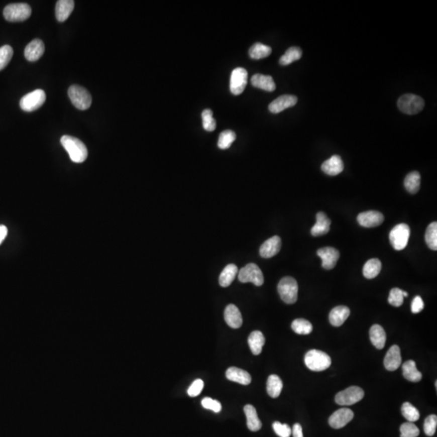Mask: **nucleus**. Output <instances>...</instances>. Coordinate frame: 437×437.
Wrapping results in <instances>:
<instances>
[{"label":"nucleus","mask_w":437,"mask_h":437,"mask_svg":"<svg viewBox=\"0 0 437 437\" xmlns=\"http://www.w3.org/2000/svg\"><path fill=\"white\" fill-rule=\"evenodd\" d=\"M203 381L201 379L195 380L188 389L187 393L189 397H197L199 395L203 389Z\"/></svg>","instance_id":"de8ad7c7"},{"label":"nucleus","mask_w":437,"mask_h":437,"mask_svg":"<svg viewBox=\"0 0 437 437\" xmlns=\"http://www.w3.org/2000/svg\"><path fill=\"white\" fill-rule=\"evenodd\" d=\"M238 279L242 283H252L258 287L264 283V276L261 269L254 263H249L241 269L238 272Z\"/></svg>","instance_id":"6e6552de"},{"label":"nucleus","mask_w":437,"mask_h":437,"mask_svg":"<svg viewBox=\"0 0 437 437\" xmlns=\"http://www.w3.org/2000/svg\"><path fill=\"white\" fill-rule=\"evenodd\" d=\"M202 406L205 409L212 410V411L215 413L221 412V409H222L221 402L210 398H203L202 400Z\"/></svg>","instance_id":"49530a36"},{"label":"nucleus","mask_w":437,"mask_h":437,"mask_svg":"<svg viewBox=\"0 0 437 437\" xmlns=\"http://www.w3.org/2000/svg\"><path fill=\"white\" fill-rule=\"evenodd\" d=\"M402 364V356L398 346L393 345L389 348L385 355L384 365L385 369L389 371H395Z\"/></svg>","instance_id":"f3484780"},{"label":"nucleus","mask_w":437,"mask_h":437,"mask_svg":"<svg viewBox=\"0 0 437 437\" xmlns=\"http://www.w3.org/2000/svg\"><path fill=\"white\" fill-rule=\"evenodd\" d=\"M75 8L73 0H59L55 8V17L59 22H64L68 19Z\"/></svg>","instance_id":"4be33fe9"},{"label":"nucleus","mask_w":437,"mask_h":437,"mask_svg":"<svg viewBox=\"0 0 437 437\" xmlns=\"http://www.w3.org/2000/svg\"><path fill=\"white\" fill-rule=\"evenodd\" d=\"M370 340L375 348L383 349L386 342V334L383 328L380 325H373L369 331Z\"/></svg>","instance_id":"bb28decb"},{"label":"nucleus","mask_w":437,"mask_h":437,"mask_svg":"<svg viewBox=\"0 0 437 437\" xmlns=\"http://www.w3.org/2000/svg\"><path fill=\"white\" fill-rule=\"evenodd\" d=\"M225 320L228 325L233 329H238L242 326L243 322L239 308L233 304H229L225 308Z\"/></svg>","instance_id":"aec40b11"},{"label":"nucleus","mask_w":437,"mask_h":437,"mask_svg":"<svg viewBox=\"0 0 437 437\" xmlns=\"http://www.w3.org/2000/svg\"><path fill=\"white\" fill-rule=\"evenodd\" d=\"M302 50L299 47H291L286 51L285 54L279 59V63L282 66H287L295 61H297L301 58Z\"/></svg>","instance_id":"c9c22d12"},{"label":"nucleus","mask_w":437,"mask_h":437,"mask_svg":"<svg viewBox=\"0 0 437 437\" xmlns=\"http://www.w3.org/2000/svg\"><path fill=\"white\" fill-rule=\"evenodd\" d=\"M364 392L359 386H351L335 396V402L340 406H352L363 399Z\"/></svg>","instance_id":"9d476101"},{"label":"nucleus","mask_w":437,"mask_h":437,"mask_svg":"<svg viewBox=\"0 0 437 437\" xmlns=\"http://www.w3.org/2000/svg\"><path fill=\"white\" fill-rule=\"evenodd\" d=\"M292 435L293 437H304L303 435V430H302L301 425L300 423H295L291 430Z\"/></svg>","instance_id":"8fccbe9b"},{"label":"nucleus","mask_w":437,"mask_h":437,"mask_svg":"<svg viewBox=\"0 0 437 437\" xmlns=\"http://www.w3.org/2000/svg\"><path fill=\"white\" fill-rule=\"evenodd\" d=\"M403 291L398 287H394L390 291L388 301L394 307H399L403 304Z\"/></svg>","instance_id":"37998d69"},{"label":"nucleus","mask_w":437,"mask_h":437,"mask_svg":"<svg viewBox=\"0 0 437 437\" xmlns=\"http://www.w3.org/2000/svg\"><path fill=\"white\" fill-rule=\"evenodd\" d=\"M357 221L362 227H377L383 223L384 215L377 210H369L359 214Z\"/></svg>","instance_id":"4468645a"},{"label":"nucleus","mask_w":437,"mask_h":437,"mask_svg":"<svg viewBox=\"0 0 437 437\" xmlns=\"http://www.w3.org/2000/svg\"><path fill=\"white\" fill-rule=\"evenodd\" d=\"M248 72L246 69L238 67L233 70L230 79V91L235 96L244 92L247 85Z\"/></svg>","instance_id":"9b49d317"},{"label":"nucleus","mask_w":437,"mask_h":437,"mask_svg":"<svg viewBox=\"0 0 437 437\" xmlns=\"http://www.w3.org/2000/svg\"><path fill=\"white\" fill-rule=\"evenodd\" d=\"M46 95L42 89H37L34 92H29L21 98L20 105L22 111L25 112H34L37 111L45 103Z\"/></svg>","instance_id":"1a4fd4ad"},{"label":"nucleus","mask_w":437,"mask_h":437,"mask_svg":"<svg viewBox=\"0 0 437 437\" xmlns=\"http://www.w3.org/2000/svg\"><path fill=\"white\" fill-rule=\"evenodd\" d=\"M407 296H408L407 292H406V291H403V297H407Z\"/></svg>","instance_id":"603ef678"},{"label":"nucleus","mask_w":437,"mask_h":437,"mask_svg":"<svg viewBox=\"0 0 437 437\" xmlns=\"http://www.w3.org/2000/svg\"><path fill=\"white\" fill-rule=\"evenodd\" d=\"M344 169V162L341 157L338 155H334L331 158L325 160L321 165V170L325 174L330 176H336L341 173Z\"/></svg>","instance_id":"6ab92c4d"},{"label":"nucleus","mask_w":437,"mask_h":437,"mask_svg":"<svg viewBox=\"0 0 437 437\" xmlns=\"http://www.w3.org/2000/svg\"><path fill=\"white\" fill-rule=\"evenodd\" d=\"M424 100L420 96L414 94H404L398 100V107L403 114L409 115H417L424 107Z\"/></svg>","instance_id":"7ed1b4c3"},{"label":"nucleus","mask_w":437,"mask_h":437,"mask_svg":"<svg viewBox=\"0 0 437 437\" xmlns=\"http://www.w3.org/2000/svg\"><path fill=\"white\" fill-rule=\"evenodd\" d=\"M316 254L322 260L321 266L325 270L333 269L340 258L339 250L333 247L320 248L316 251Z\"/></svg>","instance_id":"ddd939ff"},{"label":"nucleus","mask_w":437,"mask_h":437,"mask_svg":"<svg viewBox=\"0 0 437 437\" xmlns=\"http://www.w3.org/2000/svg\"><path fill=\"white\" fill-rule=\"evenodd\" d=\"M402 414L404 418H406L408 422H413L418 420V418L420 417V414L416 407H414L412 404L410 402H404L402 404Z\"/></svg>","instance_id":"e433bc0d"},{"label":"nucleus","mask_w":437,"mask_h":437,"mask_svg":"<svg viewBox=\"0 0 437 437\" xmlns=\"http://www.w3.org/2000/svg\"><path fill=\"white\" fill-rule=\"evenodd\" d=\"M274 431L279 437H290L291 435V428L289 425L281 423L279 421L274 422L272 425Z\"/></svg>","instance_id":"a18cd8bd"},{"label":"nucleus","mask_w":437,"mask_h":437,"mask_svg":"<svg viewBox=\"0 0 437 437\" xmlns=\"http://www.w3.org/2000/svg\"><path fill=\"white\" fill-rule=\"evenodd\" d=\"M304 363L307 368L311 371L321 372L331 367V358L325 352L313 349L306 353Z\"/></svg>","instance_id":"f03ea898"},{"label":"nucleus","mask_w":437,"mask_h":437,"mask_svg":"<svg viewBox=\"0 0 437 437\" xmlns=\"http://www.w3.org/2000/svg\"><path fill=\"white\" fill-rule=\"evenodd\" d=\"M402 374L407 381L418 382L421 381L422 373L417 369L416 364L414 360H408L402 365Z\"/></svg>","instance_id":"cd10ccee"},{"label":"nucleus","mask_w":437,"mask_h":437,"mask_svg":"<svg viewBox=\"0 0 437 437\" xmlns=\"http://www.w3.org/2000/svg\"><path fill=\"white\" fill-rule=\"evenodd\" d=\"M244 412L247 418V427L250 431H258L262 428V422L258 418V413L254 406L246 405L244 407Z\"/></svg>","instance_id":"a878e982"},{"label":"nucleus","mask_w":437,"mask_h":437,"mask_svg":"<svg viewBox=\"0 0 437 437\" xmlns=\"http://www.w3.org/2000/svg\"><path fill=\"white\" fill-rule=\"evenodd\" d=\"M425 241L431 250H437V223L433 222L428 225L425 233Z\"/></svg>","instance_id":"4c0bfd02"},{"label":"nucleus","mask_w":437,"mask_h":437,"mask_svg":"<svg viewBox=\"0 0 437 437\" xmlns=\"http://www.w3.org/2000/svg\"><path fill=\"white\" fill-rule=\"evenodd\" d=\"M291 329L298 335H307L312 333V325L308 320L298 318L291 323Z\"/></svg>","instance_id":"f704fd0d"},{"label":"nucleus","mask_w":437,"mask_h":437,"mask_svg":"<svg viewBox=\"0 0 437 437\" xmlns=\"http://www.w3.org/2000/svg\"><path fill=\"white\" fill-rule=\"evenodd\" d=\"M68 96L73 105L80 111H86L92 104V96L81 86L72 85L69 87Z\"/></svg>","instance_id":"39448f33"},{"label":"nucleus","mask_w":437,"mask_h":437,"mask_svg":"<svg viewBox=\"0 0 437 437\" xmlns=\"http://www.w3.org/2000/svg\"><path fill=\"white\" fill-rule=\"evenodd\" d=\"M248 344L254 356L261 354L262 348L265 344V337L263 334L259 331H253L248 339Z\"/></svg>","instance_id":"c85d7f7f"},{"label":"nucleus","mask_w":437,"mask_h":437,"mask_svg":"<svg viewBox=\"0 0 437 437\" xmlns=\"http://www.w3.org/2000/svg\"><path fill=\"white\" fill-rule=\"evenodd\" d=\"M400 437H417L419 435V429L413 422H404L400 427Z\"/></svg>","instance_id":"79ce46f5"},{"label":"nucleus","mask_w":437,"mask_h":437,"mask_svg":"<svg viewBox=\"0 0 437 437\" xmlns=\"http://www.w3.org/2000/svg\"><path fill=\"white\" fill-rule=\"evenodd\" d=\"M283 389V381L279 376L271 375L267 379V390L271 398H276L280 395Z\"/></svg>","instance_id":"7c9ffc66"},{"label":"nucleus","mask_w":437,"mask_h":437,"mask_svg":"<svg viewBox=\"0 0 437 437\" xmlns=\"http://www.w3.org/2000/svg\"><path fill=\"white\" fill-rule=\"evenodd\" d=\"M297 97L293 95H283L269 104V111L272 114H279L286 108H291L297 103Z\"/></svg>","instance_id":"2eb2a0df"},{"label":"nucleus","mask_w":437,"mask_h":437,"mask_svg":"<svg viewBox=\"0 0 437 437\" xmlns=\"http://www.w3.org/2000/svg\"><path fill=\"white\" fill-rule=\"evenodd\" d=\"M410 227L406 224H399L389 233V241L395 250H402L407 246L410 238Z\"/></svg>","instance_id":"0eeeda50"},{"label":"nucleus","mask_w":437,"mask_h":437,"mask_svg":"<svg viewBox=\"0 0 437 437\" xmlns=\"http://www.w3.org/2000/svg\"><path fill=\"white\" fill-rule=\"evenodd\" d=\"M8 235V228L5 225H0V245L4 242Z\"/></svg>","instance_id":"3c124183"},{"label":"nucleus","mask_w":437,"mask_h":437,"mask_svg":"<svg viewBox=\"0 0 437 437\" xmlns=\"http://www.w3.org/2000/svg\"><path fill=\"white\" fill-rule=\"evenodd\" d=\"M272 52L271 47L263 44L258 43L254 44V46L250 49L249 54L250 58L253 59H262V58H267Z\"/></svg>","instance_id":"72a5a7b5"},{"label":"nucleus","mask_w":437,"mask_h":437,"mask_svg":"<svg viewBox=\"0 0 437 437\" xmlns=\"http://www.w3.org/2000/svg\"><path fill=\"white\" fill-rule=\"evenodd\" d=\"M13 49L9 45L0 47V71L5 69L13 58Z\"/></svg>","instance_id":"a19ab883"},{"label":"nucleus","mask_w":437,"mask_h":437,"mask_svg":"<svg viewBox=\"0 0 437 437\" xmlns=\"http://www.w3.org/2000/svg\"><path fill=\"white\" fill-rule=\"evenodd\" d=\"M420 181L421 177L419 173L417 171H413L406 175L404 181V185L409 193L413 194H416L420 188Z\"/></svg>","instance_id":"2f4dec72"},{"label":"nucleus","mask_w":437,"mask_h":437,"mask_svg":"<svg viewBox=\"0 0 437 437\" xmlns=\"http://www.w3.org/2000/svg\"><path fill=\"white\" fill-rule=\"evenodd\" d=\"M60 141L73 162L79 164L87 159L88 156L87 148L81 140L73 136H63Z\"/></svg>","instance_id":"f257e3e1"},{"label":"nucleus","mask_w":437,"mask_h":437,"mask_svg":"<svg viewBox=\"0 0 437 437\" xmlns=\"http://www.w3.org/2000/svg\"><path fill=\"white\" fill-rule=\"evenodd\" d=\"M354 418V413L351 409L348 408H341L340 410H336L330 417L329 424L331 427L335 429H340L345 427L348 422Z\"/></svg>","instance_id":"f8f14e48"},{"label":"nucleus","mask_w":437,"mask_h":437,"mask_svg":"<svg viewBox=\"0 0 437 437\" xmlns=\"http://www.w3.org/2000/svg\"><path fill=\"white\" fill-rule=\"evenodd\" d=\"M351 311L347 306H337L330 312L329 320L334 326H341L350 316Z\"/></svg>","instance_id":"b1692460"},{"label":"nucleus","mask_w":437,"mask_h":437,"mask_svg":"<svg viewBox=\"0 0 437 437\" xmlns=\"http://www.w3.org/2000/svg\"><path fill=\"white\" fill-rule=\"evenodd\" d=\"M251 83L254 87L261 88L267 92H273L276 88L275 81L271 75L255 74L251 79Z\"/></svg>","instance_id":"393cba45"},{"label":"nucleus","mask_w":437,"mask_h":437,"mask_svg":"<svg viewBox=\"0 0 437 437\" xmlns=\"http://www.w3.org/2000/svg\"><path fill=\"white\" fill-rule=\"evenodd\" d=\"M424 308V303L422 298L419 296H415L411 304V312L413 313H418Z\"/></svg>","instance_id":"09e8293b"},{"label":"nucleus","mask_w":437,"mask_h":437,"mask_svg":"<svg viewBox=\"0 0 437 437\" xmlns=\"http://www.w3.org/2000/svg\"><path fill=\"white\" fill-rule=\"evenodd\" d=\"M381 262L377 258H372L364 265L363 274L366 279H374L381 272Z\"/></svg>","instance_id":"473e14b6"},{"label":"nucleus","mask_w":437,"mask_h":437,"mask_svg":"<svg viewBox=\"0 0 437 437\" xmlns=\"http://www.w3.org/2000/svg\"><path fill=\"white\" fill-rule=\"evenodd\" d=\"M45 51V45L42 40L35 39L25 47V57L29 62H36L41 58Z\"/></svg>","instance_id":"a211bd4d"},{"label":"nucleus","mask_w":437,"mask_h":437,"mask_svg":"<svg viewBox=\"0 0 437 437\" xmlns=\"http://www.w3.org/2000/svg\"><path fill=\"white\" fill-rule=\"evenodd\" d=\"M279 296L286 304L296 303L298 298V283L292 277H284L278 284Z\"/></svg>","instance_id":"20e7f679"},{"label":"nucleus","mask_w":437,"mask_h":437,"mask_svg":"<svg viewBox=\"0 0 437 437\" xmlns=\"http://www.w3.org/2000/svg\"><path fill=\"white\" fill-rule=\"evenodd\" d=\"M316 222L311 229V234L313 237H320L329 233L331 229V221L324 212L317 213L316 215Z\"/></svg>","instance_id":"412c9836"},{"label":"nucleus","mask_w":437,"mask_h":437,"mask_svg":"<svg viewBox=\"0 0 437 437\" xmlns=\"http://www.w3.org/2000/svg\"><path fill=\"white\" fill-rule=\"evenodd\" d=\"M236 134L234 131L227 130V131H222L218 140V147L221 149H228L231 147L232 144L236 140Z\"/></svg>","instance_id":"58836bf2"},{"label":"nucleus","mask_w":437,"mask_h":437,"mask_svg":"<svg viewBox=\"0 0 437 437\" xmlns=\"http://www.w3.org/2000/svg\"><path fill=\"white\" fill-rule=\"evenodd\" d=\"M238 274V268L236 265H228L225 267L223 271L221 272L220 278H219L220 285L223 287H227L231 285V283L235 279Z\"/></svg>","instance_id":"c756f323"},{"label":"nucleus","mask_w":437,"mask_h":437,"mask_svg":"<svg viewBox=\"0 0 437 437\" xmlns=\"http://www.w3.org/2000/svg\"><path fill=\"white\" fill-rule=\"evenodd\" d=\"M202 126H203L204 130L206 131L211 132L214 131L216 128V122L213 118L212 111L206 108L202 113Z\"/></svg>","instance_id":"ea45409f"},{"label":"nucleus","mask_w":437,"mask_h":437,"mask_svg":"<svg viewBox=\"0 0 437 437\" xmlns=\"http://www.w3.org/2000/svg\"><path fill=\"white\" fill-rule=\"evenodd\" d=\"M281 239L279 236H274L261 246L259 253L261 256L264 258H271L275 256L281 249Z\"/></svg>","instance_id":"dca6fc26"},{"label":"nucleus","mask_w":437,"mask_h":437,"mask_svg":"<svg viewBox=\"0 0 437 437\" xmlns=\"http://www.w3.org/2000/svg\"><path fill=\"white\" fill-rule=\"evenodd\" d=\"M437 427V416L435 414H431L426 418L423 425V430L426 435L432 436L435 433Z\"/></svg>","instance_id":"c03bdc74"},{"label":"nucleus","mask_w":437,"mask_h":437,"mask_svg":"<svg viewBox=\"0 0 437 437\" xmlns=\"http://www.w3.org/2000/svg\"><path fill=\"white\" fill-rule=\"evenodd\" d=\"M31 7L28 4H12L5 7L4 17L10 22H21L31 16Z\"/></svg>","instance_id":"423d86ee"},{"label":"nucleus","mask_w":437,"mask_h":437,"mask_svg":"<svg viewBox=\"0 0 437 437\" xmlns=\"http://www.w3.org/2000/svg\"><path fill=\"white\" fill-rule=\"evenodd\" d=\"M226 377L229 379V381L244 385H250L252 381L250 373L243 370V369L236 368V367H231L228 369L227 372H226Z\"/></svg>","instance_id":"5701e85b"}]
</instances>
